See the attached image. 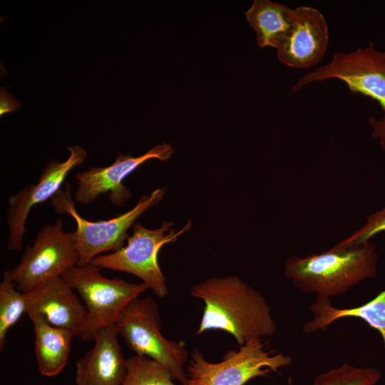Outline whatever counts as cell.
<instances>
[{
  "label": "cell",
  "instance_id": "cell-1",
  "mask_svg": "<svg viewBox=\"0 0 385 385\" xmlns=\"http://www.w3.org/2000/svg\"><path fill=\"white\" fill-rule=\"evenodd\" d=\"M190 293L205 304L197 334L212 329L224 331L242 346L276 332L265 298L237 276L208 278L195 284Z\"/></svg>",
  "mask_w": 385,
  "mask_h": 385
},
{
  "label": "cell",
  "instance_id": "cell-2",
  "mask_svg": "<svg viewBox=\"0 0 385 385\" xmlns=\"http://www.w3.org/2000/svg\"><path fill=\"white\" fill-rule=\"evenodd\" d=\"M378 260L376 246L369 241L302 257L290 256L285 261L284 275L299 291L330 299L375 277Z\"/></svg>",
  "mask_w": 385,
  "mask_h": 385
},
{
  "label": "cell",
  "instance_id": "cell-3",
  "mask_svg": "<svg viewBox=\"0 0 385 385\" xmlns=\"http://www.w3.org/2000/svg\"><path fill=\"white\" fill-rule=\"evenodd\" d=\"M165 188L143 195L130 210L106 220L91 221L81 216L71 198L70 185L60 190L51 200L56 212L66 213L76 223L73 232L78 257V265L89 264L96 257L106 252H115L124 246L129 235L128 231L145 212L155 206L163 199Z\"/></svg>",
  "mask_w": 385,
  "mask_h": 385
},
{
  "label": "cell",
  "instance_id": "cell-4",
  "mask_svg": "<svg viewBox=\"0 0 385 385\" xmlns=\"http://www.w3.org/2000/svg\"><path fill=\"white\" fill-rule=\"evenodd\" d=\"M115 325L129 349L165 366L175 381L188 385L185 364L188 351L183 342L168 340L160 332L159 308L153 298L138 297L120 314Z\"/></svg>",
  "mask_w": 385,
  "mask_h": 385
},
{
  "label": "cell",
  "instance_id": "cell-5",
  "mask_svg": "<svg viewBox=\"0 0 385 385\" xmlns=\"http://www.w3.org/2000/svg\"><path fill=\"white\" fill-rule=\"evenodd\" d=\"M101 270L89 263L76 265L62 276L85 303L88 314V328L82 339L85 341H93L99 330L115 324L122 311L149 289L143 282L107 278Z\"/></svg>",
  "mask_w": 385,
  "mask_h": 385
},
{
  "label": "cell",
  "instance_id": "cell-6",
  "mask_svg": "<svg viewBox=\"0 0 385 385\" xmlns=\"http://www.w3.org/2000/svg\"><path fill=\"white\" fill-rule=\"evenodd\" d=\"M262 339H255L230 350L220 362L208 361L195 349L185 366L188 385H245L250 380L277 371L292 364L284 354H272L265 349Z\"/></svg>",
  "mask_w": 385,
  "mask_h": 385
},
{
  "label": "cell",
  "instance_id": "cell-7",
  "mask_svg": "<svg viewBox=\"0 0 385 385\" xmlns=\"http://www.w3.org/2000/svg\"><path fill=\"white\" fill-rule=\"evenodd\" d=\"M173 223L165 222L157 229L145 227L139 222L133 226V233L120 250L96 257L90 263L101 269L132 274L140 278L160 298L168 294L166 278L158 263V254L166 244L174 243L190 227L188 221L180 230Z\"/></svg>",
  "mask_w": 385,
  "mask_h": 385
},
{
  "label": "cell",
  "instance_id": "cell-8",
  "mask_svg": "<svg viewBox=\"0 0 385 385\" xmlns=\"http://www.w3.org/2000/svg\"><path fill=\"white\" fill-rule=\"evenodd\" d=\"M78 264L73 232H65L62 220L58 219L38 230L32 246L9 272L18 289L25 292L44 281L62 277Z\"/></svg>",
  "mask_w": 385,
  "mask_h": 385
},
{
  "label": "cell",
  "instance_id": "cell-9",
  "mask_svg": "<svg viewBox=\"0 0 385 385\" xmlns=\"http://www.w3.org/2000/svg\"><path fill=\"white\" fill-rule=\"evenodd\" d=\"M328 79L339 80L351 92L378 102L385 115V51L376 50L372 42L349 53H334L330 62L302 76L291 90Z\"/></svg>",
  "mask_w": 385,
  "mask_h": 385
},
{
  "label": "cell",
  "instance_id": "cell-10",
  "mask_svg": "<svg viewBox=\"0 0 385 385\" xmlns=\"http://www.w3.org/2000/svg\"><path fill=\"white\" fill-rule=\"evenodd\" d=\"M68 158L63 162L52 159L43 170L38 183L24 187L14 195L8 197L6 220L8 240L6 247L10 251L20 252L23 247L26 222L31 209L48 199H51L64 183L68 173L83 164L86 150L79 145L67 147Z\"/></svg>",
  "mask_w": 385,
  "mask_h": 385
},
{
  "label": "cell",
  "instance_id": "cell-11",
  "mask_svg": "<svg viewBox=\"0 0 385 385\" xmlns=\"http://www.w3.org/2000/svg\"><path fill=\"white\" fill-rule=\"evenodd\" d=\"M173 147L168 143L158 145L145 153L133 157L119 154L110 165L89 168L75 175L77 188L74 200L79 204L88 205L101 195H108L111 204L123 206L130 197V190L123 181L137 168L150 159L168 160L173 154Z\"/></svg>",
  "mask_w": 385,
  "mask_h": 385
},
{
  "label": "cell",
  "instance_id": "cell-12",
  "mask_svg": "<svg viewBox=\"0 0 385 385\" xmlns=\"http://www.w3.org/2000/svg\"><path fill=\"white\" fill-rule=\"evenodd\" d=\"M23 294L29 316L40 315L52 326L83 338L88 328L86 308L62 277L44 281Z\"/></svg>",
  "mask_w": 385,
  "mask_h": 385
},
{
  "label": "cell",
  "instance_id": "cell-13",
  "mask_svg": "<svg viewBox=\"0 0 385 385\" xmlns=\"http://www.w3.org/2000/svg\"><path fill=\"white\" fill-rule=\"evenodd\" d=\"M329 29L323 14L307 6L293 9L292 24L277 48L279 60L294 68H309L324 57Z\"/></svg>",
  "mask_w": 385,
  "mask_h": 385
},
{
  "label": "cell",
  "instance_id": "cell-14",
  "mask_svg": "<svg viewBox=\"0 0 385 385\" xmlns=\"http://www.w3.org/2000/svg\"><path fill=\"white\" fill-rule=\"evenodd\" d=\"M115 324L99 330L94 346L76 364V385H121L127 362L118 342Z\"/></svg>",
  "mask_w": 385,
  "mask_h": 385
},
{
  "label": "cell",
  "instance_id": "cell-15",
  "mask_svg": "<svg viewBox=\"0 0 385 385\" xmlns=\"http://www.w3.org/2000/svg\"><path fill=\"white\" fill-rule=\"evenodd\" d=\"M309 310L312 318L304 324V332L325 330L334 322L344 317L359 318L379 332L385 350V290L361 306L347 309L335 307L330 299L316 297Z\"/></svg>",
  "mask_w": 385,
  "mask_h": 385
},
{
  "label": "cell",
  "instance_id": "cell-16",
  "mask_svg": "<svg viewBox=\"0 0 385 385\" xmlns=\"http://www.w3.org/2000/svg\"><path fill=\"white\" fill-rule=\"evenodd\" d=\"M35 334V354L39 372L45 376H57L67 364L74 335L56 327L38 314L29 316Z\"/></svg>",
  "mask_w": 385,
  "mask_h": 385
},
{
  "label": "cell",
  "instance_id": "cell-17",
  "mask_svg": "<svg viewBox=\"0 0 385 385\" xmlns=\"http://www.w3.org/2000/svg\"><path fill=\"white\" fill-rule=\"evenodd\" d=\"M293 9L269 0H255L245 15L260 48L280 44L292 21Z\"/></svg>",
  "mask_w": 385,
  "mask_h": 385
},
{
  "label": "cell",
  "instance_id": "cell-18",
  "mask_svg": "<svg viewBox=\"0 0 385 385\" xmlns=\"http://www.w3.org/2000/svg\"><path fill=\"white\" fill-rule=\"evenodd\" d=\"M9 272L4 271L0 283V349H4L9 329L26 313V304L23 292L15 288Z\"/></svg>",
  "mask_w": 385,
  "mask_h": 385
},
{
  "label": "cell",
  "instance_id": "cell-19",
  "mask_svg": "<svg viewBox=\"0 0 385 385\" xmlns=\"http://www.w3.org/2000/svg\"><path fill=\"white\" fill-rule=\"evenodd\" d=\"M126 362L127 372L121 385H178L170 371L151 358L135 354Z\"/></svg>",
  "mask_w": 385,
  "mask_h": 385
},
{
  "label": "cell",
  "instance_id": "cell-20",
  "mask_svg": "<svg viewBox=\"0 0 385 385\" xmlns=\"http://www.w3.org/2000/svg\"><path fill=\"white\" fill-rule=\"evenodd\" d=\"M381 376V371L376 368L344 363L317 375L313 385H377Z\"/></svg>",
  "mask_w": 385,
  "mask_h": 385
},
{
  "label": "cell",
  "instance_id": "cell-21",
  "mask_svg": "<svg viewBox=\"0 0 385 385\" xmlns=\"http://www.w3.org/2000/svg\"><path fill=\"white\" fill-rule=\"evenodd\" d=\"M384 232H385V204L381 210L369 215L366 222L359 229L332 248H347L360 245L369 242L374 236Z\"/></svg>",
  "mask_w": 385,
  "mask_h": 385
},
{
  "label": "cell",
  "instance_id": "cell-22",
  "mask_svg": "<svg viewBox=\"0 0 385 385\" xmlns=\"http://www.w3.org/2000/svg\"><path fill=\"white\" fill-rule=\"evenodd\" d=\"M21 106L16 98L6 91L5 87H1L0 89V115L14 113Z\"/></svg>",
  "mask_w": 385,
  "mask_h": 385
},
{
  "label": "cell",
  "instance_id": "cell-23",
  "mask_svg": "<svg viewBox=\"0 0 385 385\" xmlns=\"http://www.w3.org/2000/svg\"><path fill=\"white\" fill-rule=\"evenodd\" d=\"M368 124L371 128V135L378 140L381 148L385 151V115L381 118L370 116Z\"/></svg>",
  "mask_w": 385,
  "mask_h": 385
}]
</instances>
